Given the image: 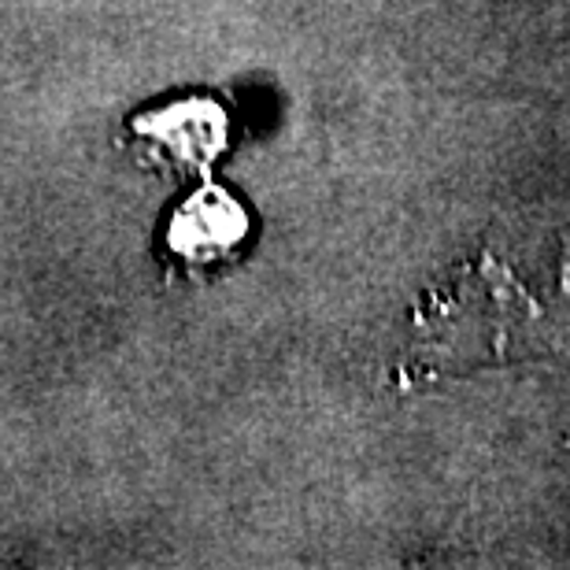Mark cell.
Listing matches in <instances>:
<instances>
[{
	"instance_id": "obj_1",
	"label": "cell",
	"mask_w": 570,
	"mask_h": 570,
	"mask_svg": "<svg viewBox=\"0 0 570 570\" xmlns=\"http://www.w3.org/2000/svg\"><path fill=\"white\" fill-rule=\"evenodd\" d=\"M242 237H245V215L219 189L197 193V197L178 212L175 226H170V245L186 259L226 256Z\"/></svg>"
},
{
	"instance_id": "obj_2",
	"label": "cell",
	"mask_w": 570,
	"mask_h": 570,
	"mask_svg": "<svg viewBox=\"0 0 570 570\" xmlns=\"http://www.w3.org/2000/svg\"><path fill=\"white\" fill-rule=\"evenodd\" d=\"M138 130L148 134L156 145H164L178 164L204 167L223 145V116L215 105L186 100V105L167 108L164 116L138 119Z\"/></svg>"
}]
</instances>
